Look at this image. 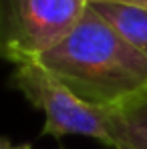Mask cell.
<instances>
[{
	"instance_id": "1",
	"label": "cell",
	"mask_w": 147,
	"mask_h": 149,
	"mask_svg": "<svg viewBox=\"0 0 147 149\" xmlns=\"http://www.w3.org/2000/svg\"><path fill=\"white\" fill-rule=\"evenodd\" d=\"M79 99L115 107L147 91V54L87 6L73 30L36 61Z\"/></svg>"
},
{
	"instance_id": "2",
	"label": "cell",
	"mask_w": 147,
	"mask_h": 149,
	"mask_svg": "<svg viewBox=\"0 0 147 149\" xmlns=\"http://www.w3.org/2000/svg\"><path fill=\"white\" fill-rule=\"evenodd\" d=\"M87 0H0V58L28 65L54 49L87 10Z\"/></svg>"
},
{
	"instance_id": "3",
	"label": "cell",
	"mask_w": 147,
	"mask_h": 149,
	"mask_svg": "<svg viewBox=\"0 0 147 149\" xmlns=\"http://www.w3.org/2000/svg\"><path fill=\"white\" fill-rule=\"evenodd\" d=\"M10 85L20 91L28 103L45 113L42 135L56 139L67 135H85L111 147L107 107H97L79 99L38 63L20 65L10 77Z\"/></svg>"
},
{
	"instance_id": "4",
	"label": "cell",
	"mask_w": 147,
	"mask_h": 149,
	"mask_svg": "<svg viewBox=\"0 0 147 149\" xmlns=\"http://www.w3.org/2000/svg\"><path fill=\"white\" fill-rule=\"evenodd\" d=\"M107 131L111 149H147V91L107 107Z\"/></svg>"
},
{
	"instance_id": "5",
	"label": "cell",
	"mask_w": 147,
	"mask_h": 149,
	"mask_svg": "<svg viewBox=\"0 0 147 149\" xmlns=\"http://www.w3.org/2000/svg\"><path fill=\"white\" fill-rule=\"evenodd\" d=\"M131 47L147 54V8L125 4H89Z\"/></svg>"
},
{
	"instance_id": "6",
	"label": "cell",
	"mask_w": 147,
	"mask_h": 149,
	"mask_svg": "<svg viewBox=\"0 0 147 149\" xmlns=\"http://www.w3.org/2000/svg\"><path fill=\"white\" fill-rule=\"evenodd\" d=\"M87 4H125V6L147 8V0H87Z\"/></svg>"
},
{
	"instance_id": "7",
	"label": "cell",
	"mask_w": 147,
	"mask_h": 149,
	"mask_svg": "<svg viewBox=\"0 0 147 149\" xmlns=\"http://www.w3.org/2000/svg\"><path fill=\"white\" fill-rule=\"evenodd\" d=\"M0 149H32L30 147V143H12L10 139H6V137H0Z\"/></svg>"
}]
</instances>
